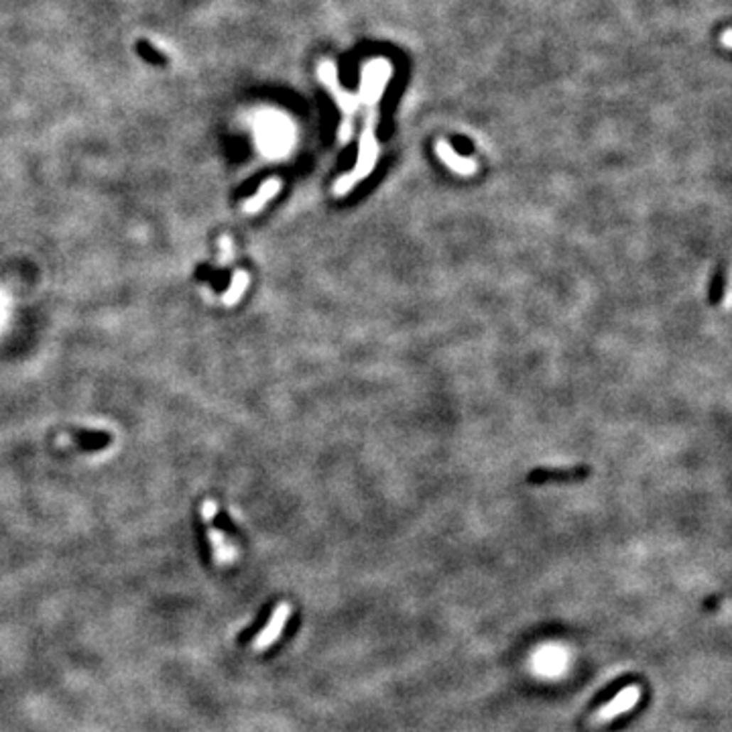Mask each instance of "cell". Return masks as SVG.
Returning a JSON list of instances; mask_svg holds the SVG:
<instances>
[{"instance_id":"5","label":"cell","mask_w":732,"mask_h":732,"mask_svg":"<svg viewBox=\"0 0 732 732\" xmlns=\"http://www.w3.org/2000/svg\"><path fill=\"white\" fill-rule=\"evenodd\" d=\"M436 153H438V157L441 161L446 163L452 171L460 173V176H472L476 171V163L472 161V159H466V157H460L446 141H438L436 143Z\"/></svg>"},{"instance_id":"2","label":"cell","mask_w":732,"mask_h":732,"mask_svg":"<svg viewBox=\"0 0 732 732\" xmlns=\"http://www.w3.org/2000/svg\"><path fill=\"white\" fill-rule=\"evenodd\" d=\"M375 159H377V141H375V134H372V122H368L366 127L365 134H362V146H360V161H358V167L354 169V173L346 176L344 179H340L336 183V195H342L346 191L350 190L352 185L358 181V177L366 176L372 165H375Z\"/></svg>"},{"instance_id":"8","label":"cell","mask_w":732,"mask_h":732,"mask_svg":"<svg viewBox=\"0 0 732 732\" xmlns=\"http://www.w3.org/2000/svg\"><path fill=\"white\" fill-rule=\"evenodd\" d=\"M249 283H250V275L247 273V271H242V269L235 271L232 283H230L228 291L224 293V297H222L224 306H235V303H238V299H240V297L244 295V291H247Z\"/></svg>"},{"instance_id":"4","label":"cell","mask_w":732,"mask_h":732,"mask_svg":"<svg viewBox=\"0 0 732 732\" xmlns=\"http://www.w3.org/2000/svg\"><path fill=\"white\" fill-rule=\"evenodd\" d=\"M639 700H641V688L639 686H629V688L620 689L610 702L606 704V706H602L601 710L596 712V722H610V720H615L620 714L633 710L639 704Z\"/></svg>"},{"instance_id":"9","label":"cell","mask_w":732,"mask_h":732,"mask_svg":"<svg viewBox=\"0 0 732 732\" xmlns=\"http://www.w3.org/2000/svg\"><path fill=\"white\" fill-rule=\"evenodd\" d=\"M220 244V264H228L232 261V254H235V244H232V238L230 235H222L218 240Z\"/></svg>"},{"instance_id":"7","label":"cell","mask_w":732,"mask_h":732,"mask_svg":"<svg viewBox=\"0 0 732 732\" xmlns=\"http://www.w3.org/2000/svg\"><path fill=\"white\" fill-rule=\"evenodd\" d=\"M281 185H283V181H281L279 177H271V179H267L263 185L257 190V193H254L250 200L244 202V205H242L244 214H257V212H261L264 205H267V202H269V200H273V198L277 195L279 190H281Z\"/></svg>"},{"instance_id":"6","label":"cell","mask_w":732,"mask_h":732,"mask_svg":"<svg viewBox=\"0 0 732 732\" xmlns=\"http://www.w3.org/2000/svg\"><path fill=\"white\" fill-rule=\"evenodd\" d=\"M318 77H320V82H322L323 86L336 96L338 104H340V106L344 108V112L348 114V112H350V100H348V94H346L344 90H340V86H338V75L334 63H332V61H320Z\"/></svg>"},{"instance_id":"3","label":"cell","mask_w":732,"mask_h":732,"mask_svg":"<svg viewBox=\"0 0 732 732\" xmlns=\"http://www.w3.org/2000/svg\"><path fill=\"white\" fill-rule=\"evenodd\" d=\"M289 616H291V606H289L287 602L277 604V606L273 608V613H271V618H269L267 627L254 637L252 649H254L257 653H263V651H267L271 645L277 643L279 639H281V635H283V629H285L287 620H289Z\"/></svg>"},{"instance_id":"1","label":"cell","mask_w":732,"mask_h":732,"mask_svg":"<svg viewBox=\"0 0 732 732\" xmlns=\"http://www.w3.org/2000/svg\"><path fill=\"white\" fill-rule=\"evenodd\" d=\"M218 512V505L216 500L208 498L204 500L202 505V519H204L205 529H208V542L212 545V551H214V559L226 566V564H232L236 559V549L232 543L228 542V537L220 531V529L214 527V517Z\"/></svg>"},{"instance_id":"10","label":"cell","mask_w":732,"mask_h":732,"mask_svg":"<svg viewBox=\"0 0 732 732\" xmlns=\"http://www.w3.org/2000/svg\"><path fill=\"white\" fill-rule=\"evenodd\" d=\"M731 35H732L731 29L724 31V37H722V41H724V47H726V49H731Z\"/></svg>"}]
</instances>
